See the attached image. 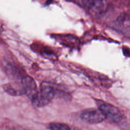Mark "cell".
I'll list each match as a JSON object with an SVG mask.
<instances>
[{"instance_id": "5", "label": "cell", "mask_w": 130, "mask_h": 130, "mask_svg": "<svg viewBox=\"0 0 130 130\" xmlns=\"http://www.w3.org/2000/svg\"><path fill=\"white\" fill-rule=\"evenodd\" d=\"M83 5L94 12L99 13L102 12L105 8V2L102 1H83Z\"/></svg>"}, {"instance_id": "1", "label": "cell", "mask_w": 130, "mask_h": 130, "mask_svg": "<svg viewBox=\"0 0 130 130\" xmlns=\"http://www.w3.org/2000/svg\"><path fill=\"white\" fill-rule=\"evenodd\" d=\"M55 92L53 85L50 83L43 82L41 84L40 91L31 100L32 105L39 108L47 105L54 98Z\"/></svg>"}, {"instance_id": "4", "label": "cell", "mask_w": 130, "mask_h": 130, "mask_svg": "<svg viewBox=\"0 0 130 130\" xmlns=\"http://www.w3.org/2000/svg\"><path fill=\"white\" fill-rule=\"evenodd\" d=\"M21 84L24 94L31 101L38 93L35 81L32 77L26 76L22 78Z\"/></svg>"}, {"instance_id": "7", "label": "cell", "mask_w": 130, "mask_h": 130, "mask_svg": "<svg viewBox=\"0 0 130 130\" xmlns=\"http://www.w3.org/2000/svg\"><path fill=\"white\" fill-rule=\"evenodd\" d=\"M49 128L50 130H71L69 125L61 122H51L49 124Z\"/></svg>"}, {"instance_id": "3", "label": "cell", "mask_w": 130, "mask_h": 130, "mask_svg": "<svg viewBox=\"0 0 130 130\" xmlns=\"http://www.w3.org/2000/svg\"><path fill=\"white\" fill-rule=\"evenodd\" d=\"M99 109L107 118L114 122H119L122 119V114L120 110L111 104L102 102L99 105Z\"/></svg>"}, {"instance_id": "2", "label": "cell", "mask_w": 130, "mask_h": 130, "mask_svg": "<svg viewBox=\"0 0 130 130\" xmlns=\"http://www.w3.org/2000/svg\"><path fill=\"white\" fill-rule=\"evenodd\" d=\"M81 119L89 124H96L104 121L107 118L100 109H89L83 111L80 115Z\"/></svg>"}, {"instance_id": "8", "label": "cell", "mask_w": 130, "mask_h": 130, "mask_svg": "<svg viewBox=\"0 0 130 130\" xmlns=\"http://www.w3.org/2000/svg\"><path fill=\"white\" fill-rule=\"evenodd\" d=\"M24 130H29V129H24Z\"/></svg>"}, {"instance_id": "6", "label": "cell", "mask_w": 130, "mask_h": 130, "mask_svg": "<svg viewBox=\"0 0 130 130\" xmlns=\"http://www.w3.org/2000/svg\"><path fill=\"white\" fill-rule=\"evenodd\" d=\"M4 89L5 91L9 94L13 96H18L24 94L22 89H17L10 83H7L4 85Z\"/></svg>"}]
</instances>
